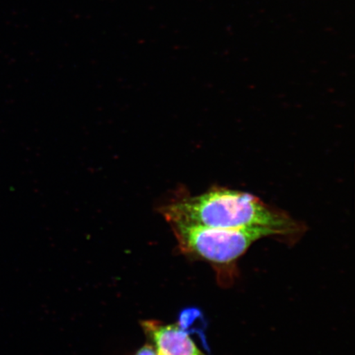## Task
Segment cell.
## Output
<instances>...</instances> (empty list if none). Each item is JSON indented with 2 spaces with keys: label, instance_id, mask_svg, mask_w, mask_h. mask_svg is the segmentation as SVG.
Masks as SVG:
<instances>
[{
  "label": "cell",
  "instance_id": "cell-4",
  "mask_svg": "<svg viewBox=\"0 0 355 355\" xmlns=\"http://www.w3.org/2000/svg\"><path fill=\"white\" fill-rule=\"evenodd\" d=\"M135 355H158L152 345L146 344L137 350Z\"/></svg>",
  "mask_w": 355,
  "mask_h": 355
},
{
  "label": "cell",
  "instance_id": "cell-3",
  "mask_svg": "<svg viewBox=\"0 0 355 355\" xmlns=\"http://www.w3.org/2000/svg\"><path fill=\"white\" fill-rule=\"evenodd\" d=\"M141 326L158 355H207L179 324L146 320Z\"/></svg>",
  "mask_w": 355,
  "mask_h": 355
},
{
  "label": "cell",
  "instance_id": "cell-1",
  "mask_svg": "<svg viewBox=\"0 0 355 355\" xmlns=\"http://www.w3.org/2000/svg\"><path fill=\"white\" fill-rule=\"evenodd\" d=\"M168 223L217 229H265L277 237L295 239L304 225L288 213L268 205L254 195L215 188L196 196H183L161 208Z\"/></svg>",
  "mask_w": 355,
  "mask_h": 355
},
{
  "label": "cell",
  "instance_id": "cell-2",
  "mask_svg": "<svg viewBox=\"0 0 355 355\" xmlns=\"http://www.w3.org/2000/svg\"><path fill=\"white\" fill-rule=\"evenodd\" d=\"M184 254L207 261L217 268L230 266L261 239L277 237L265 229H217L183 223H170Z\"/></svg>",
  "mask_w": 355,
  "mask_h": 355
}]
</instances>
